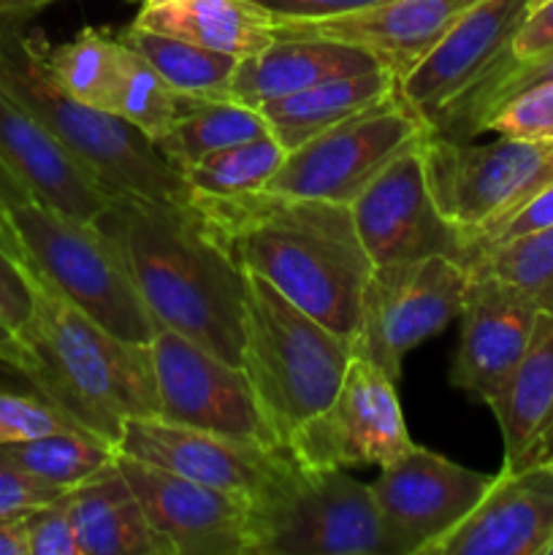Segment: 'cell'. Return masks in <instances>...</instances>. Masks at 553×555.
<instances>
[{
	"label": "cell",
	"instance_id": "1",
	"mask_svg": "<svg viewBox=\"0 0 553 555\" xmlns=\"http://www.w3.org/2000/svg\"><path fill=\"white\" fill-rule=\"evenodd\" d=\"M206 231L247 274L263 276L287 301L345 339H356L361 296L374 263L350 206L296 195H193Z\"/></svg>",
	"mask_w": 553,
	"mask_h": 555
},
{
	"label": "cell",
	"instance_id": "2",
	"mask_svg": "<svg viewBox=\"0 0 553 555\" xmlns=\"http://www.w3.org/2000/svg\"><path fill=\"white\" fill-rule=\"evenodd\" d=\"M160 328L242 366L247 274L206 231L195 206L114 193L98 220Z\"/></svg>",
	"mask_w": 553,
	"mask_h": 555
},
{
	"label": "cell",
	"instance_id": "3",
	"mask_svg": "<svg viewBox=\"0 0 553 555\" xmlns=\"http://www.w3.org/2000/svg\"><path fill=\"white\" fill-rule=\"evenodd\" d=\"M30 276L36 314L22 336L33 352L25 379L76 426L117 448L125 423L160 417L152 347L119 339Z\"/></svg>",
	"mask_w": 553,
	"mask_h": 555
},
{
	"label": "cell",
	"instance_id": "4",
	"mask_svg": "<svg viewBox=\"0 0 553 555\" xmlns=\"http://www.w3.org/2000/svg\"><path fill=\"white\" fill-rule=\"evenodd\" d=\"M41 47L43 38L27 33L22 20H0V85L106 190L193 206L188 182L163 160L155 144L125 119L68 95L47 70Z\"/></svg>",
	"mask_w": 553,
	"mask_h": 555
},
{
	"label": "cell",
	"instance_id": "5",
	"mask_svg": "<svg viewBox=\"0 0 553 555\" xmlns=\"http://www.w3.org/2000/svg\"><path fill=\"white\" fill-rule=\"evenodd\" d=\"M352 356V339L325 328L263 276L247 274L242 366L282 448L334 401Z\"/></svg>",
	"mask_w": 553,
	"mask_h": 555
},
{
	"label": "cell",
	"instance_id": "6",
	"mask_svg": "<svg viewBox=\"0 0 553 555\" xmlns=\"http://www.w3.org/2000/svg\"><path fill=\"white\" fill-rule=\"evenodd\" d=\"M16 258L79 312L125 341L150 345L157 320L146 309L123 253L98 222H81L27 198L11 209Z\"/></svg>",
	"mask_w": 553,
	"mask_h": 555
},
{
	"label": "cell",
	"instance_id": "7",
	"mask_svg": "<svg viewBox=\"0 0 553 555\" xmlns=\"http://www.w3.org/2000/svg\"><path fill=\"white\" fill-rule=\"evenodd\" d=\"M253 555H388L372 486L342 466H301L255 502Z\"/></svg>",
	"mask_w": 553,
	"mask_h": 555
},
{
	"label": "cell",
	"instance_id": "8",
	"mask_svg": "<svg viewBox=\"0 0 553 555\" xmlns=\"http://www.w3.org/2000/svg\"><path fill=\"white\" fill-rule=\"evenodd\" d=\"M426 179L450 225L475 233L553 182V139L499 135L493 144L439 139L423 144Z\"/></svg>",
	"mask_w": 553,
	"mask_h": 555
},
{
	"label": "cell",
	"instance_id": "9",
	"mask_svg": "<svg viewBox=\"0 0 553 555\" xmlns=\"http://www.w3.org/2000/svg\"><path fill=\"white\" fill-rule=\"evenodd\" d=\"M428 133L426 119L396 90L287 152L263 190L350 206L394 157Z\"/></svg>",
	"mask_w": 553,
	"mask_h": 555
},
{
	"label": "cell",
	"instance_id": "10",
	"mask_svg": "<svg viewBox=\"0 0 553 555\" xmlns=\"http://www.w3.org/2000/svg\"><path fill=\"white\" fill-rule=\"evenodd\" d=\"M470 282V269L450 255L374 266L361 296L356 356L399 379L407 352L459 320Z\"/></svg>",
	"mask_w": 553,
	"mask_h": 555
},
{
	"label": "cell",
	"instance_id": "11",
	"mask_svg": "<svg viewBox=\"0 0 553 555\" xmlns=\"http://www.w3.org/2000/svg\"><path fill=\"white\" fill-rule=\"evenodd\" d=\"M150 347L163 421L285 450L260 415L244 366L171 328H157Z\"/></svg>",
	"mask_w": 553,
	"mask_h": 555
},
{
	"label": "cell",
	"instance_id": "12",
	"mask_svg": "<svg viewBox=\"0 0 553 555\" xmlns=\"http://www.w3.org/2000/svg\"><path fill=\"white\" fill-rule=\"evenodd\" d=\"M396 379L352 356L334 401L298 428L287 453L301 466H385L412 448Z\"/></svg>",
	"mask_w": 553,
	"mask_h": 555
},
{
	"label": "cell",
	"instance_id": "13",
	"mask_svg": "<svg viewBox=\"0 0 553 555\" xmlns=\"http://www.w3.org/2000/svg\"><path fill=\"white\" fill-rule=\"evenodd\" d=\"M493 477L412 444L372 482L388 555H426L475 509Z\"/></svg>",
	"mask_w": 553,
	"mask_h": 555
},
{
	"label": "cell",
	"instance_id": "14",
	"mask_svg": "<svg viewBox=\"0 0 553 555\" xmlns=\"http://www.w3.org/2000/svg\"><path fill=\"white\" fill-rule=\"evenodd\" d=\"M114 461L168 555H253L255 499L188 480L123 453Z\"/></svg>",
	"mask_w": 553,
	"mask_h": 555
},
{
	"label": "cell",
	"instance_id": "15",
	"mask_svg": "<svg viewBox=\"0 0 553 555\" xmlns=\"http://www.w3.org/2000/svg\"><path fill=\"white\" fill-rule=\"evenodd\" d=\"M426 139L394 157L350 204L358 238L374 266L428 255L464 258L461 231L445 220L428 190L423 157Z\"/></svg>",
	"mask_w": 553,
	"mask_h": 555
},
{
	"label": "cell",
	"instance_id": "16",
	"mask_svg": "<svg viewBox=\"0 0 553 555\" xmlns=\"http://www.w3.org/2000/svg\"><path fill=\"white\" fill-rule=\"evenodd\" d=\"M117 453L220 491L244 493L255 502L296 469L287 450L177 426L163 417H133L125 423Z\"/></svg>",
	"mask_w": 553,
	"mask_h": 555
},
{
	"label": "cell",
	"instance_id": "17",
	"mask_svg": "<svg viewBox=\"0 0 553 555\" xmlns=\"http://www.w3.org/2000/svg\"><path fill=\"white\" fill-rule=\"evenodd\" d=\"M529 11L531 0H477L450 25L437 47L401 76L399 92L428 128L502 63Z\"/></svg>",
	"mask_w": 553,
	"mask_h": 555
},
{
	"label": "cell",
	"instance_id": "18",
	"mask_svg": "<svg viewBox=\"0 0 553 555\" xmlns=\"http://www.w3.org/2000/svg\"><path fill=\"white\" fill-rule=\"evenodd\" d=\"M540 309L497 276L475 274L461 309L450 385L499 410L535 334Z\"/></svg>",
	"mask_w": 553,
	"mask_h": 555
},
{
	"label": "cell",
	"instance_id": "19",
	"mask_svg": "<svg viewBox=\"0 0 553 555\" xmlns=\"http://www.w3.org/2000/svg\"><path fill=\"white\" fill-rule=\"evenodd\" d=\"M553 540V464L502 469L470 515L426 555H542Z\"/></svg>",
	"mask_w": 553,
	"mask_h": 555
},
{
	"label": "cell",
	"instance_id": "20",
	"mask_svg": "<svg viewBox=\"0 0 553 555\" xmlns=\"http://www.w3.org/2000/svg\"><path fill=\"white\" fill-rule=\"evenodd\" d=\"M0 160L27 193L65 217L98 222L114 193L0 85Z\"/></svg>",
	"mask_w": 553,
	"mask_h": 555
},
{
	"label": "cell",
	"instance_id": "21",
	"mask_svg": "<svg viewBox=\"0 0 553 555\" xmlns=\"http://www.w3.org/2000/svg\"><path fill=\"white\" fill-rule=\"evenodd\" d=\"M477 0H383L325 22H276V38H329L372 52L396 79L410 74Z\"/></svg>",
	"mask_w": 553,
	"mask_h": 555
},
{
	"label": "cell",
	"instance_id": "22",
	"mask_svg": "<svg viewBox=\"0 0 553 555\" xmlns=\"http://www.w3.org/2000/svg\"><path fill=\"white\" fill-rule=\"evenodd\" d=\"M380 60L356 43L329 38H274L263 52L239 60L231 98L260 108L276 98L293 95L334 76L380 68Z\"/></svg>",
	"mask_w": 553,
	"mask_h": 555
},
{
	"label": "cell",
	"instance_id": "23",
	"mask_svg": "<svg viewBox=\"0 0 553 555\" xmlns=\"http://www.w3.org/2000/svg\"><path fill=\"white\" fill-rule=\"evenodd\" d=\"M493 417L502 428V469L553 464V312L537 314L524 361Z\"/></svg>",
	"mask_w": 553,
	"mask_h": 555
},
{
	"label": "cell",
	"instance_id": "24",
	"mask_svg": "<svg viewBox=\"0 0 553 555\" xmlns=\"http://www.w3.org/2000/svg\"><path fill=\"white\" fill-rule=\"evenodd\" d=\"M133 25L242 60L276 38V20L255 0H141Z\"/></svg>",
	"mask_w": 553,
	"mask_h": 555
},
{
	"label": "cell",
	"instance_id": "25",
	"mask_svg": "<svg viewBox=\"0 0 553 555\" xmlns=\"http://www.w3.org/2000/svg\"><path fill=\"white\" fill-rule=\"evenodd\" d=\"M81 555H168L117 461L68 491Z\"/></svg>",
	"mask_w": 553,
	"mask_h": 555
},
{
	"label": "cell",
	"instance_id": "26",
	"mask_svg": "<svg viewBox=\"0 0 553 555\" xmlns=\"http://www.w3.org/2000/svg\"><path fill=\"white\" fill-rule=\"evenodd\" d=\"M396 90H399L396 74L380 65L363 74L334 76L301 92L276 98V101L263 103L260 114L269 122L271 135L291 152L323 130L350 119L352 114L385 101Z\"/></svg>",
	"mask_w": 553,
	"mask_h": 555
},
{
	"label": "cell",
	"instance_id": "27",
	"mask_svg": "<svg viewBox=\"0 0 553 555\" xmlns=\"http://www.w3.org/2000/svg\"><path fill=\"white\" fill-rule=\"evenodd\" d=\"M119 38L141 54L160 74L171 90L198 101H226L231 98V81L242 57L198 47L182 38L163 36L144 27H125Z\"/></svg>",
	"mask_w": 553,
	"mask_h": 555
},
{
	"label": "cell",
	"instance_id": "28",
	"mask_svg": "<svg viewBox=\"0 0 553 555\" xmlns=\"http://www.w3.org/2000/svg\"><path fill=\"white\" fill-rule=\"evenodd\" d=\"M269 133L271 128L260 108L226 98V101L195 103L182 119H177V125L166 135H160L152 144L173 171L182 173L184 168L195 166L198 160L226 150V146Z\"/></svg>",
	"mask_w": 553,
	"mask_h": 555
},
{
	"label": "cell",
	"instance_id": "29",
	"mask_svg": "<svg viewBox=\"0 0 553 555\" xmlns=\"http://www.w3.org/2000/svg\"><path fill=\"white\" fill-rule=\"evenodd\" d=\"M114 459H117V448L112 442L81 428L0 444V464L14 466L25 475L52 482L65 491L90 480Z\"/></svg>",
	"mask_w": 553,
	"mask_h": 555
},
{
	"label": "cell",
	"instance_id": "30",
	"mask_svg": "<svg viewBox=\"0 0 553 555\" xmlns=\"http://www.w3.org/2000/svg\"><path fill=\"white\" fill-rule=\"evenodd\" d=\"M119 47L123 41L117 33L103 30V27H85L70 41L60 47H49L43 41L41 49L47 70L68 95L112 114Z\"/></svg>",
	"mask_w": 553,
	"mask_h": 555
},
{
	"label": "cell",
	"instance_id": "31",
	"mask_svg": "<svg viewBox=\"0 0 553 555\" xmlns=\"http://www.w3.org/2000/svg\"><path fill=\"white\" fill-rule=\"evenodd\" d=\"M119 36V33H117ZM123 41V38H119ZM201 103L198 98H188L182 92L171 90L160 79L155 68L141 57L136 49L123 41L117 63V85H114L112 114L133 125L136 130L150 141H157L182 119L190 108Z\"/></svg>",
	"mask_w": 553,
	"mask_h": 555
},
{
	"label": "cell",
	"instance_id": "32",
	"mask_svg": "<svg viewBox=\"0 0 553 555\" xmlns=\"http://www.w3.org/2000/svg\"><path fill=\"white\" fill-rule=\"evenodd\" d=\"M553 81V49L551 52L535 54V57L515 60L504 54L502 63L480 81L472 92H466L442 119L432 128V135L439 139L472 141L483 133L486 119L497 112L502 103L515 98L518 92L537 85Z\"/></svg>",
	"mask_w": 553,
	"mask_h": 555
},
{
	"label": "cell",
	"instance_id": "33",
	"mask_svg": "<svg viewBox=\"0 0 553 555\" xmlns=\"http://www.w3.org/2000/svg\"><path fill=\"white\" fill-rule=\"evenodd\" d=\"M285 155V146L269 133L204 157L195 166L184 168L182 179L188 182L190 193L201 198H233V195L263 190Z\"/></svg>",
	"mask_w": 553,
	"mask_h": 555
},
{
	"label": "cell",
	"instance_id": "34",
	"mask_svg": "<svg viewBox=\"0 0 553 555\" xmlns=\"http://www.w3.org/2000/svg\"><path fill=\"white\" fill-rule=\"evenodd\" d=\"M466 269L472 276H497L524 293L540 312H553V225L486 249Z\"/></svg>",
	"mask_w": 553,
	"mask_h": 555
},
{
	"label": "cell",
	"instance_id": "35",
	"mask_svg": "<svg viewBox=\"0 0 553 555\" xmlns=\"http://www.w3.org/2000/svg\"><path fill=\"white\" fill-rule=\"evenodd\" d=\"M74 428L79 426L65 412L49 404L43 396L0 388V444L25 442V439L43 437V434L74 431Z\"/></svg>",
	"mask_w": 553,
	"mask_h": 555
},
{
	"label": "cell",
	"instance_id": "36",
	"mask_svg": "<svg viewBox=\"0 0 553 555\" xmlns=\"http://www.w3.org/2000/svg\"><path fill=\"white\" fill-rule=\"evenodd\" d=\"M483 133L515 139H553V81L518 92L497 108L483 125Z\"/></svg>",
	"mask_w": 553,
	"mask_h": 555
},
{
	"label": "cell",
	"instance_id": "37",
	"mask_svg": "<svg viewBox=\"0 0 553 555\" xmlns=\"http://www.w3.org/2000/svg\"><path fill=\"white\" fill-rule=\"evenodd\" d=\"M553 225V182L545 184L540 193H535L531 198H526L518 209H513L510 215H504L502 220L491 222V225L480 228L475 233H466L464 236V258L461 263H470L477 255H483L486 249L499 247V244L510 242V238H518L524 233L540 231V228Z\"/></svg>",
	"mask_w": 553,
	"mask_h": 555
},
{
	"label": "cell",
	"instance_id": "38",
	"mask_svg": "<svg viewBox=\"0 0 553 555\" xmlns=\"http://www.w3.org/2000/svg\"><path fill=\"white\" fill-rule=\"evenodd\" d=\"M27 524V555H81L70 518L68 493L33 509Z\"/></svg>",
	"mask_w": 553,
	"mask_h": 555
},
{
	"label": "cell",
	"instance_id": "39",
	"mask_svg": "<svg viewBox=\"0 0 553 555\" xmlns=\"http://www.w3.org/2000/svg\"><path fill=\"white\" fill-rule=\"evenodd\" d=\"M33 314H36V287L30 271L0 244V320L25 336Z\"/></svg>",
	"mask_w": 553,
	"mask_h": 555
},
{
	"label": "cell",
	"instance_id": "40",
	"mask_svg": "<svg viewBox=\"0 0 553 555\" xmlns=\"http://www.w3.org/2000/svg\"><path fill=\"white\" fill-rule=\"evenodd\" d=\"M63 493L68 491L47 480H38L33 475H25L14 466L0 464V518H20V515H27L33 509L43 507V504L54 502Z\"/></svg>",
	"mask_w": 553,
	"mask_h": 555
},
{
	"label": "cell",
	"instance_id": "41",
	"mask_svg": "<svg viewBox=\"0 0 553 555\" xmlns=\"http://www.w3.org/2000/svg\"><path fill=\"white\" fill-rule=\"evenodd\" d=\"M276 22H325L372 9L383 0H255Z\"/></svg>",
	"mask_w": 553,
	"mask_h": 555
},
{
	"label": "cell",
	"instance_id": "42",
	"mask_svg": "<svg viewBox=\"0 0 553 555\" xmlns=\"http://www.w3.org/2000/svg\"><path fill=\"white\" fill-rule=\"evenodd\" d=\"M553 49V0L535 5L529 16L524 20L520 30L515 33L513 47H510L507 57L524 60L535 57V54L551 52Z\"/></svg>",
	"mask_w": 553,
	"mask_h": 555
},
{
	"label": "cell",
	"instance_id": "43",
	"mask_svg": "<svg viewBox=\"0 0 553 555\" xmlns=\"http://www.w3.org/2000/svg\"><path fill=\"white\" fill-rule=\"evenodd\" d=\"M27 198H33V195L27 193L25 184H22L20 179L3 166V160H0V244H3L14 258H16V244H14V233H11L9 217H11V209Z\"/></svg>",
	"mask_w": 553,
	"mask_h": 555
},
{
	"label": "cell",
	"instance_id": "44",
	"mask_svg": "<svg viewBox=\"0 0 553 555\" xmlns=\"http://www.w3.org/2000/svg\"><path fill=\"white\" fill-rule=\"evenodd\" d=\"M0 363L27 377L33 369V352L20 334L5 320H0Z\"/></svg>",
	"mask_w": 553,
	"mask_h": 555
},
{
	"label": "cell",
	"instance_id": "45",
	"mask_svg": "<svg viewBox=\"0 0 553 555\" xmlns=\"http://www.w3.org/2000/svg\"><path fill=\"white\" fill-rule=\"evenodd\" d=\"M27 515L0 518V555H27Z\"/></svg>",
	"mask_w": 553,
	"mask_h": 555
},
{
	"label": "cell",
	"instance_id": "46",
	"mask_svg": "<svg viewBox=\"0 0 553 555\" xmlns=\"http://www.w3.org/2000/svg\"><path fill=\"white\" fill-rule=\"evenodd\" d=\"M52 3H60V0H0V20L27 22L33 14Z\"/></svg>",
	"mask_w": 553,
	"mask_h": 555
},
{
	"label": "cell",
	"instance_id": "47",
	"mask_svg": "<svg viewBox=\"0 0 553 555\" xmlns=\"http://www.w3.org/2000/svg\"><path fill=\"white\" fill-rule=\"evenodd\" d=\"M542 555H553V540H551V542H548V547H545V553H542Z\"/></svg>",
	"mask_w": 553,
	"mask_h": 555
},
{
	"label": "cell",
	"instance_id": "48",
	"mask_svg": "<svg viewBox=\"0 0 553 555\" xmlns=\"http://www.w3.org/2000/svg\"><path fill=\"white\" fill-rule=\"evenodd\" d=\"M540 3H545V0H531V9H535V5H540Z\"/></svg>",
	"mask_w": 553,
	"mask_h": 555
}]
</instances>
